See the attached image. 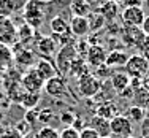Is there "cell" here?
I'll return each mask as SVG.
<instances>
[{"label":"cell","mask_w":149,"mask_h":138,"mask_svg":"<svg viewBox=\"0 0 149 138\" xmlns=\"http://www.w3.org/2000/svg\"><path fill=\"white\" fill-rule=\"evenodd\" d=\"M22 17L24 22L30 26L33 30L40 29V26L45 22L46 11H45V2L40 0H29L22 10Z\"/></svg>","instance_id":"cell-1"},{"label":"cell","mask_w":149,"mask_h":138,"mask_svg":"<svg viewBox=\"0 0 149 138\" xmlns=\"http://www.w3.org/2000/svg\"><path fill=\"white\" fill-rule=\"evenodd\" d=\"M78 59V52L74 49L73 45H65L57 51L56 54V62H57V72L60 76L67 75L70 72V67H72L73 61Z\"/></svg>","instance_id":"cell-2"},{"label":"cell","mask_w":149,"mask_h":138,"mask_svg":"<svg viewBox=\"0 0 149 138\" xmlns=\"http://www.w3.org/2000/svg\"><path fill=\"white\" fill-rule=\"evenodd\" d=\"M78 89L83 97H94L102 89V81L92 73H86L78 78Z\"/></svg>","instance_id":"cell-3"},{"label":"cell","mask_w":149,"mask_h":138,"mask_svg":"<svg viewBox=\"0 0 149 138\" xmlns=\"http://www.w3.org/2000/svg\"><path fill=\"white\" fill-rule=\"evenodd\" d=\"M127 75L130 78H143L149 72V61L144 59L141 54H135L129 57V62L125 65Z\"/></svg>","instance_id":"cell-4"},{"label":"cell","mask_w":149,"mask_h":138,"mask_svg":"<svg viewBox=\"0 0 149 138\" xmlns=\"http://www.w3.org/2000/svg\"><path fill=\"white\" fill-rule=\"evenodd\" d=\"M109 130H111L113 135H116L119 138H127V137H132L133 124L127 116L118 114L109 121Z\"/></svg>","instance_id":"cell-5"},{"label":"cell","mask_w":149,"mask_h":138,"mask_svg":"<svg viewBox=\"0 0 149 138\" xmlns=\"http://www.w3.org/2000/svg\"><path fill=\"white\" fill-rule=\"evenodd\" d=\"M21 84L22 89L26 92H32V94H40L45 87V79L37 73L35 68L27 70V73L21 78Z\"/></svg>","instance_id":"cell-6"},{"label":"cell","mask_w":149,"mask_h":138,"mask_svg":"<svg viewBox=\"0 0 149 138\" xmlns=\"http://www.w3.org/2000/svg\"><path fill=\"white\" fill-rule=\"evenodd\" d=\"M144 17H146V13H144L143 6H125V10L122 11V22L129 29L141 27Z\"/></svg>","instance_id":"cell-7"},{"label":"cell","mask_w":149,"mask_h":138,"mask_svg":"<svg viewBox=\"0 0 149 138\" xmlns=\"http://www.w3.org/2000/svg\"><path fill=\"white\" fill-rule=\"evenodd\" d=\"M43 89L46 91V94L51 95V97H62V95L67 94V81L63 76H54L51 79L45 81V87Z\"/></svg>","instance_id":"cell-8"},{"label":"cell","mask_w":149,"mask_h":138,"mask_svg":"<svg viewBox=\"0 0 149 138\" xmlns=\"http://www.w3.org/2000/svg\"><path fill=\"white\" fill-rule=\"evenodd\" d=\"M106 56H108V51L102 45H92V46H89V49L86 52V61L91 67L97 68V67L105 63Z\"/></svg>","instance_id":"cell-9"},{"label":"cell","mask_w":149,"mask_h":138,"mask_svg":"<svg viewBox=\"0 0 149 138\" xmlns=\"http://www.w3.org/2000/svg\"><path fill=\"white\" fill-rule=\"evenodd\" d=\"M70 24V32L74 37H87L91 33L89 30V22H87V17H79V16H72L68 21Z\"/></svg>","instance_id":"cell-10"},{"label":"cell","mask_w":149,"mask_h":138,"mask_svg":"<svg viewBox=\"0 0 149 138\" xmlns=\"http://www.w3.org/2000/svg\"><path fill=\"white\" fill-rule=\"evenodd\" d=\"M33 68L37 70V73L43 78L45 81H48V79H51V78H54V76L59 75L57 67H56L51 61H48V59H45V57L43 59H38Z\"/></svg>","instance_id":"cell-11"},{"label":"cell","mask_w":149,"mask_h":138,"mask_svg":"<svg viewBox=\"0 0 149 138\" xmlns=\"http://www.w3.org/2000/svg\"><path fill=\"white\" fill-rule=\"evenodd\" d=\"M129 57L130 56L124 51H119V49H114V51L108 52L106 56V61H105V65L108 68H120V67H125L127 62H129Z\"/></svg>","instance_id":"cell-12"},{"label":"cell","mask_w":149,"mask_h":138,"mask_svg":"<svg viewBox=\"0 0 149 138\" xmlns=\"http://www.w3.org/2000/svg\"><path fill=\"white\" fill-rule=\"evenodd\" d=\"M68 10H70V15L72 16L87 17L92 13V5L87 0H70Z\"/></svg>","instance_id":"cell-13"},{"label":"cell","mask_w":149,"mask_h":138,"mask_svg":"<svg viewBox=\"0 0 149 138\" xmlns=\"http://www.w3.org/2000/svg\"><path fill=\"white\" fill-rule=\"evenodd\" d=\"M15 56V62L19 67H24V68H29V67H33V63L37 62V57H35V52H32L30 49L22 48L21 51L13 52Z\"/></svg>","instance_id":"cell-14"},{"label":"cell","mask_w":149,"mask_h":138,"mask_svg":"<svg viewBox=\"0 0 149 138\" xmlns=\"http://www.w3.org/2000/svg\"><path fill=\"white\" fill-rule=\"evenodd\" d=\"M57 48L56 41L51 37H40L37 40V49L41 56H54L57 54Z\"/></svg>","instance_id":"cell-15"},{"label":"cell","mask_w":149,"mask_h":138,"mask_svg":"<svg viewBox=\"0 0 149 138\" xmlns=\"http://www.w3.org/2000/svg\"><path fill=\"white\" fill-rule=\"evenodd\" d=\"M49 27H51V32L56 33V35H68V33H72V32H70L68 21H67L63 16H60V15H56L51 21H49Z\"/></svg>","instance_id":"cell-16"},{"label":"cell","mask_w":149,"mask_h":138,"mask_svg":"<svg viewBox=\"0 0 149 138\" xmlns=\"http://www.w3.org/2000/svg\"><path fill=\"white\" fill-rule=\"evenodd\" d=\"M89 127L94 129L100 138L109 137V133H111V130H109V121L108 119L100 118V116H94V118L91 119V125Z\"/></svg>","instance_id":"cell-17"},{"label":"cell","mask_w":149,"mask_h":138,"mask_svg":"<svg viewBox=\"0 0 149 138\" xmlns=\"http://www.w3.org/2000/svg\"><path fill=\"white\" fill-rule=\"evenodd\" d=\"M129 86H130V76L127 75V73L118 72V73H114V75L111 76V87L116 92L120 94V92L125 91Z\"/></svg>","instance_id":"cell-18"},{"label":"cell","mask_w":149,"mask_h":138,"mask_svg":"<svg viewBox=\"0 0 149 138\" xmlns=\"http://www.w3.org/2000/svg\"><path fill=\"white\" fill-rule=\"evenodd\" d=\"M40 98H41V95H40V94H32V92L22 91V92H21V95H19V98H17V102H19V103L22 105L24 108H27V109H33V108L38 105Z\"/></svg>","instance_id":"cell-19"},{"label":"cell","mask_w":149,"mask_h":138,"mask_svg":"<svg viewBox=\"0 0 149 138\" xmlns=\"http://www.w3.org/2000/svg\"><path fill=\"white\" fill-rule=\"evenodd\" d=\"M97 11L100 13L106 21H113L114 17H118V15H119V5H118V3H113V2H108V0H106L102 6H98Z\"/></svg>","instance_id":"cell-20"},{"label":"cell","mask_w":149,"mask_h":138,"mask_svg":"<svg viewBox=\"0 0 149 138\" xmlns=\"http://www.w3.org/2000/svg\"><path fill=\"white\" fill-rule=\"evenodd\" d=\"M87 22H89V30L92 33H97L98 30H102L106 26V19L98 11H92L87 16Z\"/></svg>","instance_id":"cell-21"},{"label":"cell","mask_w":149,"mask_h":138,"mask_svg":"<svg viewBox=\"0 0 149 138\" xmlns=\"http://www.w3.org/2000/svg\"><path fill=\"white\" fill-rule=\"evenodd\" d=\"M13 62H15V56H13L11 49L8 46L0 45V72H3L5 68H10Z\"/></svg>","instance_id":"cell-22"},{"label":"cell","mask_w":149,"mask_h":138,"mask_svg":"<svg viewBox=\"0 0 149 138\" xmlns=\"http://www.w3.org/2000/svg\"><path fill=\"white\" fill-rule=\"evenodd\" d=\"M68 73H70L72 76H74V78H81L83 75L89 73V70H87V63L83 61V57H78L76 61H73Z\"/></svg>","instance_id":"cell-23"},{"label":"cell","mask_w":149,"mask_h":138,"mask_svg":"<svg viewBox=\"0 0 149 138\" xmlns=\"http://www.w3.org/2000/svg\"><path fill=\"white\" fill-rule=\"evenodd\" d=\"M127 118L136 124H141L146 119V111H144L143 107H138V105H132V107L129 108V113H127Z\"/></svg>","instance_id":"cell-24"},{"label":"cell","mask_w":149,"mask_h":138,"mask_svg":"<svg viewBox=\"0 0 149 138\" xmlns=\"http://www.w3.org/2000/svg\"><path fill=\"white\" fill-rule=\"evenodd\" d=\"M15 15V8H13L10 0H0V19H10Z\"/></svg>","instance_id":"cell-25"},{"label":"cell","mask_w":149,"mask_h":138,"mask_svg":"<svg viewBox=\"0 0 149 138\" xmlns=\"http://www.w3.org/2000/svg\"><path fill=\"white\" fill-rule=\"evenodd\" d=\"M37 138H59V132L51 125H45L38 130Z\"/></svg>","instance_id":"cell-26"},{"label":"cell","mask_w":149,"mask_h":138,"mask_svg":"<svg viewBox=\"0 0 149 138\" xmlns=\"http://www.w3.org/2000/svg\"><path fill=\"white\" fill-rule=\"evenodd\" d=\"M52 119H56V118H54V111H52V109L46 108V109H41V111H38V122L49 125V122H51Z\"/></svg>","instance_id":"cell-27"},{"label":"cell","mask_w":149,"mask_h":138,"mask_svg":"<svg viewBox=\"0 0 149 138\" xmlns=\"http://www.w3.org/2000/svg\"><path fill=\"white\" fill-rule=\"evenodd\" d=\"M59 138H79V132L74 127H65L59 132Z\"/></svg>","instance_id":"cell-28"},{"label":"cell","mask_w":149,"mask_h":138,"mask_svg":"<svg viewBox=\"0 0 149 138\" xmlns=\"http://www.w3.org/2000/svg\"><path fill=\"white\" fill-rule=\"evenodd\" d=\"M30 129H32V125H30V124H27L26 121H24V119H22V121H21L19 124H17V125H16V130H17V132H19L22 137L29 135V133H30Z\"/></svg>","instance_id":"cell-29"},{"label":"cell","mask_w":149,"mask_h":138,"mask_svg":"<svg viewBox=\"0 0 149 138\" xmlns=\"http://www.w3.org/2000/svg\"><path fill=\"white\" fill-rule=\"evenodd\" d=\"M24 118H26L24 121L32 125L35 121H38V111H37L35 108H33V109H27V113H26V116H24Z\"/></svg>","instance_id":"cell-30"},{"label":"cell","mask_w":149,"mask_h":138,"mask_svg":"<svg viewBox=\"0 0 149 138\" xmlns=\"http://www.w3.org/2000/svg\"><path fill=\"white\" fill-rule=\"evenodd\" d=\"M79 138H100V137L97 135V132H95L94 129H91V127H84V129L79 132Z\"/></svg>","instance_id":"cell-31"},{"label":"cell","mask_w":149,"mask_h":138,"mask_svg":"<svg viewBox=\"0 0 149 138\" xmlns=\"http://www.w3.org/2000/svg\"><path fill=\"white\" fill-rule=\"evenodd\" d=\"M74 119H76V118H74L72 113H68V111H67V113H62V114H60V122L65 124V125H68V127L73 125Z\"/></svg>","instance_id":"cell-32"},{"label":"cell","mask_w":149,"mask_h":138,"mask_svg":"<svg viewBox=\"0 0 149 138\" xmlns=\"http://www.w3.org/2000/svg\"><path fill=\"white\" fill-rule=\"evenodd\" d=\"M109 73H111V68H108L105 63H103V65H100V67H97V78H98L100 81L103 79L105 76H108Z\"/></svg>","instance_id":"cell-33"},{"label":"cell","mask_w":149,"mask_h":138,"mask_svg":"<svg viewBox=\"0 0 149 138\" xmlns=\"http://www.w3.org/2000/svg\"><path fill=\"white\" fill-rule=\"evenodd\" d=\"M0 138H22V135H21L16 129H6Z\"/></svg>","instance_id":"cell-34"},{"label":"cell","mask_w":149,"mask_h":138,"mask_svg":"<svg viewBox=\"0 0 149 138\" xmlns=\"http://www.w3.org/2000/svg\"><path fill=\"white\" fill-rule=\"evenodd\" d=\"M13 5V8H15V13H19L21 10H24V6H26V3L29 2V0H10Z\"/></svg>","instance_id":"cell-35"},{"label":"cell","mask_w":149,"mask_h":138,"mask_svg":"<svg viewBox=\"0 0 149 138\" xmlns=\"http://www.w3.org/2000/svg\"><path fill=\"white\" fill-rule=\"evenodd\" d=\"M141 137H148L149 138V118H146L141 122Z\"/></svg>","instance_id":"cell-36"},{"label":"cell","mask_w":149,"mask_h":138,"mask_svg":"<svg viewBox=\"0 0 149 138\" xmlns=\"http://www.w3.org/2000/svg\"><path fill=\"white\" fill-rule=\"evenodd\" d=\"M141 32H143L146 37H149V16L144 17L143 24H141Z\"/></svg>","instance_id":"cell-37"},{"label":"cell","mask_w":149,"mask_h":138,"mask_svg":"<svg viewBox=\"0 0 149 138\" xmlns=\"http://www.w3.org/2000/svg\"><path fill=\"white\" fill-rule=\"evenodd\" d=\"M141 89H144V91L149 92V75L141 78Z\"/></svg>","instance_id":"cell-38"},{"label":"cell","mask_w":149,"mask_h":138,"mask_svg":"<svg viewBox=\"0 0 149 138\" xmlns=\"http://www.w3.org/2000/svg\"><path fill=\"white\" fill-rule=\"evenodd\" d=\"M108 2H113V3H118V5H119V3H122L124 0H108Z\"/></svg>","instance_id":"cell-39"},{"label":"cell","mask_w":149,"mask_h":138,"mask_svg":"<svg viewBox=\"0 0 149 138\" xmlns=\"http://www.w3.org/2000/svg\"><path fill=\"white\" fill-rule=\"evenodd\" d=\"M144 111H146V116H148V118H149V103L146 105V108H144Z\"/></svg>","instance_id":"cell-40"},{"label":"cell","mask_w":149,"mask_h":138,"mask_svg":"<svg viewBox=\"0 0 149 138\" xmlns=\"http://www.w3.org/2000/svg\"><path fill=\"white\" fill-rule=\"evenodd\" d=\"M3 118H5V114H3V111H2V109H0V122L3 121Z\"/></svg>","instance_id":"cell-41"},{"label":"cell","mask_w":149,"mask_h":138,"mask_svg":"<svg viewBox=\"0 0 149 138\" xmlns=\"http://www.w3.org/2000/svg\"><path fill=\"white\" fill-rule=\"evenodd\" d=\"M143 5H146L148 8H149V0H144V2H143Z\"/></svg>","instance_id":"cell-42"},{"label":"cell","mask_w":149,"mask_h":138,"mask_svg":"<svg viewBox=\"0 0 149 138\" xmlns=\"http://www.w3.org/2000/svg\"><path fill=\"white\" fill-rule=\"evenodd\" d=\"M40 2H45L46 3V2H51V0H40Z\"/></svg>","instance_id":"cell-43"},{"label":"cell","mask_w":149,"mask_h":138,"mask_svg":"<svg viewBox=\"0 0 149 138\" xmlns=\"http://www.w3.org/2000/svg\"><path fill=\"white\" fill-rule=\"evenodd\" d=\"M105 138H113V137H105Z\"/></svg>","instance_id":"cell-44"},{"label":"cell","mask_w":149,"mask_h":138,"mask_svg":"<svg viewBox=\"0 0 149 138\" xmlns=\"http://www.w3.org/2000/svg\"><path fill=\"white\" fill-rule=\"evenodd\" d=\"M127 138H135V137H127Z\"/></svg>","instance_id":"cell-45"},{"label":"cell","mask_w":149,"mask_h":138,"mask_svg":"<svg viewBox=\"0 0 149 138\" xmlns=\"http://www.w3.org/2000/svg\"><path fill=\"white\" fill-rule=\"evenodd\" d=\"M144 138H148V137H144Z\"/></svg>","instance_id":"cell-46"}]
</instances>
